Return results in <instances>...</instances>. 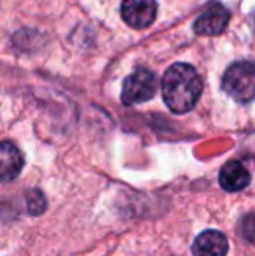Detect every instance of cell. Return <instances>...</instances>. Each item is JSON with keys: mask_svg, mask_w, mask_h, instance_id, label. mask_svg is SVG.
Returning a JSON list of instances; mask_svg holds the SVG:
<instances>
[{"mask_svg": "<svg viewBox=\"0 0 255 256\" xmlns=\"http://www.w3.org/2000/svg\"><path fill=\"white\" fill-rule=\"evenodd\" d=\"M161 91L164 103L173 114H185L196 106L203 92V80L194 66L187 63H177L164 74Z\"/></svg>", "mask_w": 255, "mask_h": 256, "instance_id": "cell-1", "label": "cell"}, {"mask_svg": "<svg viewBox=\"0 0 255 256\" xmlns=\"http://www.w3.org/2000/svg\"><path fill=\"white\" fill-rule=\"evenodd\" d=\"M222 89L238 103L252 102L255 98V63H232L222 77Z\"/></svg>", "mask_w": 255, "mask_h": 256, "instance_id": "cell-2", "label": "cell"}, {"mask_svg": "<svg viewBox=\"0 0 255 256\" xmlns=\"http://www.w3.org/2000/svg\"><path fill=\"white\" fill-rule=\"evenodd\" d=\"M156 91H157L156 74L147 70V68H136L126 80H124L121 102L124 104L145 103L154 98Z\"/></svg>", "mask_w": 255, "mask_h": 256, "instance_id": "cell-3", "label": "cell"}, {"mask_svg": "<svg viewBox=\"0 0 255 256\" xmlns=\"http://www.w3.org/2000/svg\"><path fill=\"white\" fill-rule=\"evenodd\" d=\"M229 10L220 2H211L204 7V10L194 21V32L197 35H218L225 30L229 23Z\"/></svg>", "mask_w": 255, "mask_h": 256, "instance_id": "cell-4", "label": "cell"}, {"mask_svg": "<svg viewBox=\"0 0 255 256\" xmlns=\"http://www.w3.org/2000/svg\"><path fill=\"white\" fill-rule=\"evenodd\" d=\"M156 0H124L121 16L133 28H147L156 20Z\"/></svg>", "mask_w": 255, "mask_h": 256, "instance_id": "cell-5", "label": "cell"}, {"mask_svg": "<svg viewBox=\"0 0 255 256\" xmlns=\"http://www.w3.org/2000/svg\"><path fill=\"white\" fill-rule=\"evenodd\" d=\"M229 250L227 239L218 230H204L192 244L194 256H225Z\"/></svg>", "mask_w": 255, "mask_h": 256, "instance_id": "cell-6", "label": "cell"}, {"mask_svg": "<svg viewBox=\"0 0 255 256\" xmlns=\"http://www.w3.org/2000/svg\"><path fill=\"white\" fill-rule=\"evenodd\" d=\"M218 183L225 192H239V190L246 188L250 183V172L241 162L238 160H229L224 164L218 174Z\"/></svg>", "mask_w": 255, "mask_h": 256, "instance_id": "cell-7", "label": "cell"}, {"mask_svg": "<svg viewBox=\"0 0 255 256\" xmlns=\"http://www.w3.org/2000/svg\"><path fill=\"white\" fill-rule=\"evenodd\" d=\"M0 155H2V183H9L20 176L25 166L23 154L20 152L14 143L4 142L0 145Z\"/></svg>", "mask_w": 255, "mask_h": 256, "instance_id": "cell-8", "label": "cell"}, {"mask_svg": "<svg viewBox=\"0 0 255 256\" xmlns=\"http://www.w3.org/2000/svg\"><path fill=\"white\" fill-rule=\"evenodd\" d=\"M27 208L30 211V214H41L46 211V197L41 190L34 188L27 194Z\"/></svg>", "mask_w": 255, "mask_h": 256, "instance_id": "cell-9", "label": "cell"}]
</instances>
